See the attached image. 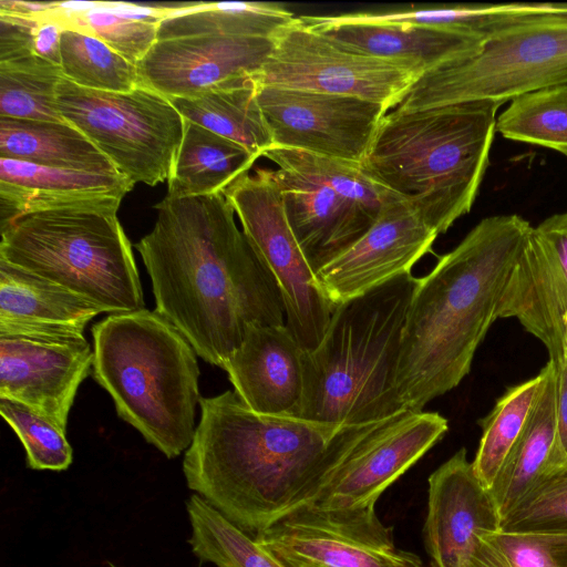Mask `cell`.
I'll return each instance as SVG.
<instances>
[{"label":"cell","instance_id":"26","mask_svg":"<svg viewBox=\"0 0 567 567\" xmlns=\"http://www.w3.org/2000/svg\"><path fill=\"white\" fill-rule=\"evenodd\" d=\"M556 12L557 8L551 2H518L357 12L330 18L339 22L410 24L458 33L484 42L509 29L550 18Z\"/></svg>","mask_w":567,"mask_h":567},{"label":"cell","instance_id":"29","mask_svg":"<svg viewBox=\"0 0 567 567\" xmlns=\"http://www.w3.org/2000/svg\"><path fill=\"white\" fill-rule=\"evenodd\" d=\"M297 18L272 2H187L161 21L158 40L194 35L275 39Z\"/></svg>","mask_w":567,"mask_h":567},{"label":"cell","instance_id":"43","mask_svg":"<svg viewBox=\"0 0 567 567\" xmlns=\"http://www.w3.org/2000/svg\"><path fill=\"white\" fill-rule=\"evenodd\" d=\"M557 381V435L559 449L567 461V334L565 337L564 354L553 362Z\"/></svg>","mask_w":567,"mask_h":567},{"label":"cell","instance_id":"30","mask_svg":"<svg viewBox=\"0 0 567 567\" xmlns=\"http://www.w3.org/2000/svg\"><path fill=\"white\" fill-rule=\"evenodd\" d=\"M171 101L185 120L240 144L257 157L272 147L252 78L195 97Z\"/></svg>","mask_w":567,"mask_h":567},{"label":"cell","instance_id":"44","mask_svg":"<svg viewBox=\"0 0 567 567\" xmlns=\"http://www.w3.org/2000/svg\"><path fill=\"white\" fill-rule=\"evenodd\" d=\"M54 2L0 0V13L41 19L50 14Z\"/></svg>","mask_w":567,"mask_h":567},{"label":"cell","instance_id":"31","mask_svg":"<svg viewBox=\"0 0 567 567\" xmlns=\"http://www.w3.org/2000/svg\"><path fill=\"white\" fill-rule=\"evenodd\" d=\"M545 375L544 367L533 379L508 388L491 413L480 420L483 433L472 465L486 489L493 486L505 460L520 437L539 396Z\"/></svg>","mask_w":567,"mask_h":567},{"label":"cell","instance_id":"20","mask_svg":"<svg viewBox=\"0 0 567 567\" xmlns=\"http://www.w3.org/2000/svg\"><path fill=\"white\" fill-rule=\"evenodd\" d=\"M271 172L289 226L315 274L359 240L379 216L326 183L286 168Z\"/></svg>","mask_w":567,"mask_h":567},{"label":"cell","instance_id":"21","mask_svg":"<svg viewBox=\"0 0 567 567\" xmlns=\"http://www.w3.org/2000/svg\"><path fill=\"white\" fill-rule=\"evenodd\" d=\"M302 359L303 350L286 323L252 326L221 369L252 411L298 417L303 395Z\"/></svg>","mask_w":567,"mask_h":567},{"label":"cell","instance_id":"24","mask_svg":"<svg viewBox=\"0 0 567 567\" xmlns=\"http://www.w3.org/2000/svg\"><path fill=\"white\" fill-rule=\"evenodd\" d=\"M299 19L305 25L348 50L414 63L425 72L468 55L483 43L467 35L410 24L339 22L330 16H305Z\"/></svg>","mask_w":567,"mask_h":567},{"label":"cell","instance_id":"35","mask_svg":"<svg viewBox=\"0 0 567 567\" xmlns=\"http://www.w3.org/2000/svg\"><path fill=\"white\" fill-rule=\"evenodd\" d=\"M503 137L554 150L567 156V84L512 100L496 120Z\"/></svg>","mask_w":567,"mask_h":567},{"label":"cell","instance_id":"36","mask_svg":"<svg viewBox=\"0 0 567 567\" xmlns=\"http://www.w3.org/2000/svg\"><path fill=\"white\" fill-rule=\"evenodd\" d=\"M262 156L274 162L277 168L290 169L332 186L377 214L396 197L353 162L277 146L267 150Z\"/></svg>","mask_w":567,"mask_h":567},{"label":"cell","instance_id":"19","mask_svg":"<svg viewBox=\"0 0 567 567\" xmlns=\"http://www.w3.org/2000/svg\"><path fill=\"white\" fill-rule=\"evenodd\" d=\"M423 527L432 567H466L484 530L499 528L489 491L478 481L463 447L427 480Z\"/></svg>","mask_w":567,"mask_h":567},{"label":"cell","instance_id":"23","mask_svg":"<svg viewBox=\"0 0 567 567\" xmlns=\"http://www.w3.org/2000/svg\"><path fill=\"white\" fill-rule=\"evenodd\" d=\"M100 313L83 297L0 259V334L83 336Z\"/></svg>","mask_w":567,"mask_h":567},{"label":"cell","instance_id":"12","mask_svg":"<svg viewBox=\"0 0 567 567\" xmlns=\"http://www.w3.org/2000/svg\"><path fill=\"white\" fill-rule=\"evenodd\" d=\"M424 72L414 63L348 50L298 17L274 39L271 53L252 80L256 85L354 96L389 111Z\"/></svg>","mask_w":567,"mask_h":567},{"label":"cell","instance_id":"39","mask_svg":"<svg viewBox=\"0 0 567 567\" xmlns=\"http://www.w3.org/2000/svg\"><path fill=\"white\" fill-rule=\"evenodd\" d=\"M60 20L103 40L131 63H137L158 40V24L137 20L120 12L113 1H97L85 12Z\"/></svg>","mask_w":567,"mask_h":567},{"label":"cell","instance_id":"38","mask_svg":"<svg viewBox=\"0 0 567 567\" xmlns=\"http://www.w3.org/2000/svg\"><path fill=\"white\" fill-rule=\"evenodd\" d=\"M0 413L20 439L29 468L60 472L72 464V447L61 427L7 398H0Z\"/></svg>","mask_w":567,"mask_h":567},{"label":"cell","instance_id":"16","mask_svg":"<svg viewBox=\"0 0 567 567\" xmlns=\"http://www.w3.org/2000/svg\"><path fill=\"white\" fill-rule=\"evenodd\" d=\"M274 39L194 35L157 40L137 63L140 85L169 100L189 99L251 79Z\"/></svg>","mask_w":567,"mask_h":567},{"label":"cell","instance_id":"5","mask_svg":"<svg viewBox=\"0 0 567 567\" xmlns=\"http://www.w3.org/2000/svg\"><path fill=\"white\" fill-rule=\"evenodd\" d=\"M419 279L404 274L334 307L321 341L303 351L298 417L343 425L401 412L395 378Z\"/></svg>","mask_w":567,"mask_h":567},{"label":"cell","instance_id":"1","mask_svg":"<svg viewBox=\"0 0 567 567\" xmlns=\"http://www.w3.org/2000/svg\"><path fill=\"white\" fill-rule=\"evenodd\" d=\"M153 229L135 245L155 311L221 368L252 326L284 324L279 286L236 225L224 193L166 196Z\"/></svg>","mask_w":567,"mask_h":567},{"label":"cell","instance_id":"18","mask_svg":"<svg viewBox=\"0 0 567 567\" xmlns=\"http://www.w3.org/2000/svg\"><path fill=\"white\" fill-rule=\"evenodd\" d=\"M567 313V218L533 227L504 295L499 318H516L544 343L549 360L564 354Z\"/></svg>","mask_w":567,"mask_h":567},{"label":"cell","instance_id":"32","mask_svg":"<svg viewBox=\"0 0 567 567\" xmlns=\"http://www.w3.org/2000/svg\"><path fill=\"white\" fill-rule=\"evenodd\" d=\"M186 509L192 529L188 543L202 561L217 567H286L199 495L188 498Z\"/></svg>","mask_w":567,"mask_h":567},{"label":"cell","instance_id":"2","mask_svg":"<svg viewBox=\"0 0 567 567\" xmlns=\"http://www.w3.org/2000/svg\"><path fill=\"white\" fill-rule=\"evenodd\" d=\"M532 229L515 214L486 217L419 279L395 378L400 411H422L468 374Z\"/></svg>","mask_w":567,"mask_h":567},{"label":"cell","instance_id":"28","mask_svg":"<svg viewBox=\"0 0 567 567\" xmlns=\"http://www.w3.org/2000/svg\"><path fill=\"white\" fill-rule=\"evenodd\" d=\"M258 157L240 144L185 120L183 141L167 179V195L224 193Z\"/></svg>","mask_w":567,"mask_h":567},{"label":"cell","instance_id":"13","mask_svg":"<svg viewBox=\"0 0 567 567\" xmlns=\"http://www.w3.org/2000/svg\"><path fill=\"white\" fill-rule=\"evenodd\" d=\"M286 567H424L399 549L375 508H300L255 536Z\"/></svg>","mask_w":567,"mask_h":567},{"label":"cell","instance_id":"34","mask_svg":"<svg viewBox=\"0 0 567 567\" xmlns=\"http://www.w3.org/2000/svg\"><path fill=\"white\" fill-rule=\"evenodd\" d=\"M63 78L73 84L104 92H127L140 85L137 68L103 40L64 27L60 44Z\"/></svg>","mask_w":567,"mask_h":567},{"label":"cell","instance_id":"37","mask_svg":"<svg viewBox=\"0 0 567 567\" xmlns=\"http://www.w3.org/2000/svg\"><path fill=\"white\" fill-rule=\"evenodd\" d=\"M466 567H567V533L484 530Z\"/></svg>","mask_w":567,"mask_h":567},{"label":"cell","instance_id":"7","mask_svg":"<svg viewBox=\"0 0 567 567\" xmlns=\"http://www.w3.org/2000/svg\"><path fill=\"white\" fill-rule=\"evenodd\" d=\"M118 207L73 206L23 215L0 231V259L83 297L102 312L143 309V289Z\"/></svg>","mask_w":567,"mask_h":567},{"label":"cell","instance_id":"4","mask_svg":"<svg viewBox=\"0 0 567 567\" xmlns=\"http://www.w3.org/2000/svg\"><path fill=\"white\" fill-rule=\"evenodd\" d=\"M502 105L472 101L394 109L380 121L360 165L444 234L475 202Z\"/></svg>","mask_w":567,"mask_h":567},{"label":"cell","instance_id":"14","mask_svg":"<svg viewBox=\"0 0 567 567\" xmlns=\"http://www.w3.org/2000/svg\"><path fill=\"white\" fill-rule=\"evenodd\" d=\"M272 146L361 164L382 117L381 104L354 96L257 85Z\"/></svg>","mask_w":567,"mask_h":567},{"label":"cell","instance_id":"8","mask_svg":"<svg viewBox=\"0 0 567 567\" xmlns=\"http://www.w3.org/2000/svg\"><path fill=\"white\" fill-rule=\"evenodd\" d=\"M567 84V16L504 31L475 52L424 72L395 107L416 110L472 101L501 104Z\"/></svg>","mask_w":567,"mask_h":567},{"label":"cell","instance_id":"10","mask_svg":"<svg viewBox=\"0 0 567 567\" xmlns=\"http://www.w3.org/2000/svg\"><path fill=\"white\" fill-rule=\"evenodd\" d=\"M447 430L444 416L423 411H401L375 422L341 425L300 508H375L381 494Z\"/></svg>","mask_w":567,"mask_h":567},{"label":"cell","instance_id":"41","mask_svg":"<svg viewBox=\"0 0 567 567\" xmlns=\"http://www.w3.org/2000/svg\"><path fill=\"white\" fill-rule=\"evenodd\" d=\"M40 19L0 13V62L33 55L34 29Z\"/></svg>","mask_w":567,"mask_h":567},{"label":"cell","instance_id":"42","mask_svg":"<svg viewBox=\"0 0 567 567\" xmlns=\"http://www.w3.org/2000/svg\"><path fill=\"white\" fill-rule=\"evenodd\" d=\"M63 29V23L56 18H53L52 16L41 18L34 29V55L53 64L60 65V44Z\"/></svg>","mask_w":567,"mask_h":567},{"label":"cell","instance_id":"45","mask_svg":"<svg viewBox=\"0 0 567 567\" xmlns=\"http://www.w3.org/2000/svg\"><path fill=\"white\" fill-rule=\"evenodd\" d=\"M565 323H566V334H567V313H566V317H565Z\"/></svg>","mask_w":567,"mask_h":567},{"label":"cell","instance_id":"47","mask_svg":"<svg viewBox=\"0 0 567 567\" xmlns=\"http://www.w3.org/2000/svg\"><path fill=\"white\" fill-rule=\"evenodd\" d=\"M112 567H115V566H112Z\"/></svg>","mask_w":567,"mask_h":567},{"label":"cell","instance_id":"6","mask_svg":"<svg viewBox=\"0 0 567 567\" xmlns=\"http://www.w3.org/2000/svg\"><path fill=\"white\" fill-rule=\"evenodd\" d=\"M94 380L117 415L166 457L190 446L199 403L196 351L161 313H111L92 327Z\"/></svg>","mask_w":567,"mask_h":567},{"label":"cell","instance_id":"25","mask_svg":"<svg viewBox=\"0 0 567 567\" xmlns=\"http://www.w3.org/2000/svg\"><path fill=\"white\" fill-rule=\"evenodd\" d=\"M528 422L489 489L501 522L549 472L567 466L557 435V381L553 361Z\"/></svg>","mask_w":567,"mask_h":567},{"label":"cell","instance_id":"3","mask_svg":"<svg viewBox=\"0 0 567 567\" xmlns=\"http://www.w3.org/2000/svg\"><path fill=\"white\" fill-rule=\"evenodd\" d=\"M199 405L183 460L188 488L254 537L299 509L341 425L260 414L230 390Z\"/></svg>","mask_w":567,"mask_h":567},{"label":"cell","instance_id":"15","mask_svg":"<svg viewBox=\"0 0 567 567\" xmlns=\"http://www.w3.org/2000/svg\"><path fill=\"white\" fill-rule=\"evenodd\" d=\"M92 364L84 336L0 334V398L27 405L66 432L78 389Z\"/></svg>","mask_w":567,"mask_h":567},{"label":"cell","instance_id":"40","mask_svg":"<svg viewBox=\"0 0 567 567\" xmlns=\"http://www.w3.org/2000/svg\"><path fill=\"white\" fill-rule=\"evenodd\" d=\"M499 528L567 533V466L540 478L501 522Z\"/></svg>","mask_w":567,"mask_h":567},{"label":"cell","instance_id":"27","mask_svg":"<svg viewBox=\"0 0 567 567\" xmlns=\"http://www.w3.org/2000/svg\"><path fill=\"white\" fill-rule=\"evenodd\" d=\"M0 157L53 168L121 175L74 125L0 116Z\"/></svg>","mask_w":567,"mask_h":567},{"label":"cell","instance_id":"11","mask_svg":"<svg viewBox=\"0 0 567 567\" xmlns=\"http://www.w3.org/2000/svg\"><path fill=\"white\" fill-rule=\"evenodd\" d=\"M244 234L275 277L286 326L303 351L321 341L334 307L318 285L287 220L281 190L271 169L256 168L224 192Z\"/></svg>","mask_w":567,"mask_h":567},{"label":"cell","instance_id":"17","mask_svg":"<svg viewBox=\"0 0 567 567\" xmlns=\"http://www.w3.org/2000/svg\"><path fill=\"white\" fill-rule=\"evenodd\" d=\"M437 236L409 203L396 196L359 240L317 271L318 285L336 307L411 272L416 261L432 250Z\"/></svg>","mask_w":567,"mask_h":567},{"label":"cell","instance_id":"46","mask_svg":"<svg viewBox=\"0 0 567 567\" xmlns=\"http://www.w3.org/2000/svg\"><path fill=\"white\" fill-rule=\"evenodd\" d=\"M563 214H564V216L567 218V212H565V213H563Z\"/></svg>","mask_w":567,"mask_h":567},{"label":"cell","instance_id":"9","mask_svg":"<svg viewBox=\"0 0 567 567\" xmlns=\"http://www.w3.org/2000/svg\"><path fill=\"white\" fill-rule=\"evenodd\" d=\"M56 106L122 176L150 186L169 178L185 118L166 96L143 85L127 92L90 90L62 78Z\"/></svg>","mask_w":567,"mask_h":567},{"label":"cell","instance_id":"33","mask_svg":"<svg viewBox=\"0 0 567 567\" xmlns=\"http://www.w3.org/2000/svg\"><path fill=\"white\" fill-rule=\"evenodd\" d=\"M60 65L37 55L0 62V116L65 122L56 106Z\"/></svg>","mask_w":567,"mask_h":567},{"label":"cell","instance_id":"22","mask_svg":"<svg viewBox=\"0 0 567 567\" xmlns=\"http://www.w3.org/2000/svg\"><path fill=\"white\" fill-rule=\"evenodd\" d=\"M134 186L122 175L53 168L0 157V231L33 212L87 205L120 206Z\"/></svg>","mask_w":567,"mask_h":567}]
</instances>
